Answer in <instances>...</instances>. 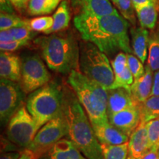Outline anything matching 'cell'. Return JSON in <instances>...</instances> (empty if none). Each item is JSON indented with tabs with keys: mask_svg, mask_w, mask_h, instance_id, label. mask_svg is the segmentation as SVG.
<instances>
[{
	"mask_svg": "<svg viewBox=\"0 0 159 159\" xmlns=\"http://www.w3.org/2000/svg\"><path fill=\"white\" fill-rule=\"evenodd\" d=\"M74 25L84 41L94 44L105 54L112 55L119 50L133 52L129 21L118 12L102 17L76 15Z\"/></svg>",
	"mask_w": 159,
	"mask_h": 159,
	"instance_id": "cell-1",
	"label": "cell"
},
{
	"mask_svg": "<svg viewBox=\"0 0 159 159\" xmlns=\"http://www.w3.org/2000/svg\"><path fill=\"white\" fill-rule=\"evenodd\" d=\"M63 113L68 125L69 139L88 159H103L102 145L77 97L66 93Z\"/></svg>",
	"mask_w": 159,
	"mask_h": 159,
	"instance_id": "cell-2",
	"label": "cell"
},
{
	"mask_svg": "<svg viewBox=\"0 0 159 159\" xmlns=\"http://www.w3.org/2000/svg\"><path fill=\"white\" fill-rule=\"evenodd\" d=\"M43 58L49 69L63 75L80 71V49L71 36L52 35L37 39Z\"/></svg>",
	"mask_w": 159,
	"mask_h": 159,
	"instance_id": "cell-3",
	"label": "cell"
},
{
	"mask_svg": "<svg viewBox=\"0 0 159 159\" xmlns=\"http://www.w3.org/2000/svg\"><path fill=\"white\" fill-rule=\"evenodd\" d=\"M67 81L85 109L91 125L109 122L107 114L108 91L106 89L78 70L71 71Z\"/></svg>",
	"mask_w": 159,
	"mask_h": 159,
	"instance_id": "cell-4",
	"label": "cell"
},
{
	"mask_svg": "<svg viewBox=\"0 0 159 159\" xmlns=\"http://www.w3.org/2000/svg\"><path fill=\"white\" fill-rule=\"evenodd\" d=\"M66 93L56 83H48L27 99L26 107L40 128L63 113Z\"/></svg>",
	"mask_w": 159,
	"mask_h": 159,
	"instance_id": "cell-5",
	"label": "cell"
},
{
	"mask_svg": "<svg viewBox=\"0 0 159 159\" xmlns=\"http://www.w3.org/2000/svg\"><path fill=\"white\" fill-rule=\"evenodd\" d=\"M80 71L105 89H111L114 82V73L106 54L90 42L80 49Z\"/></svg>",
	"mask_w": 159,
	"mask_h": 159,
	"instance_id": "cell-6",
	"label": "cell"
},
{
	"mask_svg": "<svg viewBox=\"0 0 159 159\" xmlns=\"http://www.w3.org/2000/svg\"><path fill=\"white\" fill-rule=\"evenodd\" d=\"M40 128L24 105L10 119L6 135L13 144L24 150L27 149Z\"/></svg>",
	"mask_w": 159,
	"mask_h": 159,
	"instance_id": "cell-7",
	"label": "cell"
},
{
	"mask_svg": "<svg viewBox=\"0 0 159 159\" xmlns=\"http://www.w3.org/2000/svg\"><path fill=\"white\" fill-rule=\"evenodd\" d=\"M69 135L68 125L63 113L43 125L27 148L36 159L48 151L53 145Z\"/></svg>",
	"mask_w": 159,
	"mask_h": 159,
	"instance_id": "cell-8",
	"label": "cell"
},
{
	"mask_svg": "<svg viewBox=\"0 0 159 159\" xmlns=\"http://www.w3.org/2000/svg\"><path fill=\"white\" fill-rule=\"evenodd\" d=\"M50 79V73L38 55H29L21 61V78L19 83L25 94H30L43 86Z\"/></svg>",
	"mask_w": 159,
	"mask_h": 159,
	"instance_id": "cell-9",
	"label": "cell"
},
{
	"mask_svg": "<svg viewBox=\"0 0 159 159\" xmlns=\"http://www.w3.org/2000/svg\"><path fill=\"white\" fill-rule=\"evenodd\" d=\"M24 92L19 83L8 80H0V120L2 125L10 119L24 105Z\"/></svg>",
	"mask_w": 159,
	"mask_h": 159,
	"instance_id": "cell-10",
	"label": "cell"
},
{
	"mask_svg": "<svg viewBox=\"0 0 159 159\" xmlns=\"http://www.w3.org/2000/svg\"><path fill=\"white\" fill-rule=\"evenodd\" d=\"M108 120L115 128L130 137L140 123V112L138 105L109 115Z\"/></svg>",
	"mask_w": 159,
	"mask_h": 159,
	"instance_id": "cell-11",
	"label": "cell"
},
{
	"mask_svg": "<svg viewBox=\"0 0 159 159\" xmlns=\"http://www.w3.org/2000/svg\"><path fill=\"white\" fill-rule=\"evenodd\" d=\"M78 10L77 15L86 17H102L114 14L116 10L109 0H73Z\"/></svg>",
	"mask_w": 159,
	"mask_h": 159,
	"instance_id": "cell-12",
	"label": "cell"
},
{
	"mask_svg": "<svg viewBox=\"0 0 159 159\" xmlns=\"http://www.w3.org/2000/svg\"><path fill=\"white\" fill-rule=\"evenodd\" d=\"M108 91V116L125 109L136 106L138 104L135 102L131 94L130 89L116 88L107 90Z\"/></svg>",
	"mask_w": 159,
	"mask_h": 159,
	"instance_id": "cell-13",
	"label": "cell"
},
{
	"mask_svg": "<svg viewBox=\"0 0 159 159\" xmlns=\"http://www.w3.org/2000/svg\"><path fill=\"white\" fill-rule=\"evenodd\" d=\"M39 159H88L69 139L63 138Z\"/></svg>",
	"mask_w": 159,
	"mask_h": 159,
	"instance_id": "cell-14",
	"label": "cell"
},
{
	"mask_svg": "<svg viewBox=\"0 0 159 159\" xmlns=\"http://www.w3.org/2000/svg\"><path fill=\"white\" fill-rule=\"evenodd\" d=\"M149 150L148 129L145 123H139L128 142L127 159H141Z\"/></svg>",
	"mask_w": 159,
	"mask_h": 159,
	"instance_id": "cell-15",
	"label": "cell"
},
{
	"mask_svg": "<svg viewBox=\"0 0 159 159\" xmlns=\"http://www.w3.org/2000/svg\"><path fill=\"white\" fill-rule=\"evenodd\" d=\"M92 126L95 135L101 144L120 145L129 142L130 137L115 128L109 122Z\"/></svg>",
	"mask_w": 159,
	"mask_h": 159,
	"instance_id": "cell-16",
	"label": "cell"
},
{
	"mask_svg": "<svg viewBox=\"0 0 159 159\" xmlns=\"http://www.w3.org/2000/svg\"><path fill=\"white\" fill-rule=\"evenodd\" d=\"M21 61L14 53L1 51L0 76L1 78L19 83L21 78Z\"/></svg>",
	"mask_w": 159,
	"mask_h": 159,
	"instance_id": "cell-17",
	"label": "cell"
},
{
	"mask_svg": "<svg viewBox=\"0 0 159 159\" xmlns=\"http://www.w3.org/2000/svg\"><path fill=\"white\" fill-rule=\"evenodd\" d=\"M153 78V71L148 65H146L144 74L142 77L134 80L130 89L134 99L137 104L144 102L152 96Z\"/></svg>",
	"mask_w": 159,
	"mask_h": 159,
	"instance_id": "cell-18",
	"label": "cell"
},
{
	"mask_svg": "<svg viewBox=\"0 0 159 159\" xmlns=\"http://www.w3.org/2000/svg\"><path fill=\"white\" fill-rule=\"evenodd\" d=\"M131 47L134 55L144 63L148 55V44L150 33L142 27H136L130 29Z\"/></svg>",
	"mask_w": 159,
	"mask_h": 159,
	"instance_id": "cell-19",
	"label": "cell"
},
{
	"mask_svg": "<svg viewBox=\"0 0 159 159\" xmlns=\"http://www.w3.org/2000/svg\"><path fill=\"white\" fill-rule=\"evenodd\" d=\"M158 11L159 5L156 2L150 3L135 10L141 27L153 30L158 21Z\"/></svg>",
	"mask_w": 159,
	"mask_h": 159,
	"instance_id": "cell-20",
	"label": "cell"
},
{
	"mask_svg": "<svg viewBox=\"0 0 159 159\" xmlns=\"http://www.w3.org/2000/svg\"><path fill=\"white\" fill-rule=\"evenodd\" d=\"M140 112V122L145 123L159 118V96H150L138 104Z\"/></svg>",
	"mask_w": 159,
	"mask_h": 159,
	"instance_id": "cell-21",
	"label": "cell"
},
{
	"mask_svg": "<svg viewBox=\"0 0 159 159\" xmlns=\"http://www.w3.org/2000/svg\"><path fill=\"white\" fill-rule=\"evenodd\" d=\"M52 17L54 20L53 26L47 35L53 33H57V32L63 30L68 27L69 22H70L71 15L66 0H63L61 2Z\"/></svg>",
	"mask_w": 159,
	"mask_h": 159,
	"instance_id": "cell-22",
	"label": "cell"
},
{
	"mask_svg": "<svg viewBox=\"0 0 159 159\" xmlns=\"http://www.w3.org/2000/svg\"><path fill=\"white\" fill-rule=\"evenodd\" d=\"M36 33L30 26L16 27L0 32V42H9L13 41H30L35 36Z\"/></svg>",
	"mask_w": 159,
	"mask_h": 159,
	"instance_id": "cell-23",
	"label": "cell"
},
{
	"mask_svg": "<svg viewBox=\"0 0 159 159\" xmlns=\"http://www.w3.org/2000/svg\"><path fill=\"white\" fill-rule=\"evenodd\" d=\"M63 0H30L27 11L31 16L50 14L57 8Z\"/></svg>",
	"mask_w": 159,
	"mask_h": 159,
	"instance_id": "cell-24",
	"label": "cell"
},
{
	"mask_svg": "<svg viewBox=\"0 0 159 159\" xmlns=\"http://www.w3.org/2000/svg\"><path fill=\"white\" fill-rule=\"evenodd\" d=\"M153 71L159 70V31H152L148 44V64Z\"/></svg>",
	"mask_w": 159,
	"mask_h": 159,
	"instance_id": "cell-25",
	"label": "cell"
},
{
	"mask_svg": "<svg viewBox=\"0 0 159 159\" xmlns=\"http://www.w3.org/2000/svg\"><path fill=\"white\" fill-rule=\"evenodd\" d=\"M102 145L103 159H127L128 142L120 145Z\"/></svg>",
	"mask_w": 159,
	"mask_h": 159,
	"instance_id": "cell-26",
	"label": "cell"
},
{
	"mask_svg": "<svg viewBox=\"0 0 159 159\" xmlns=\"http://www.w3.org/2000/svg\"><path fill=\"white\" fill-rule=\"evenodd\" d=\"M29 26L28 20H24L11 13H1L0 14V30L16 28V27Z\"/></svg>",
	"mask_w": 159,
	"mask_h": 159,
	"instance_id": "cell-27",
	"label": "cell"
},
{
	"mask_svg": "<svg viewBox=\"0 0 159 159\" xmlns=\"http://www.w3.org/2000/svg\"><path fill=\"white\" fill-rule=\"evenodd\" d=\"M148 129L149 150H159V118L152 119L146 123Z\"/></svg>",
	"mask_w": 159,
	"mask_h": 159,
	"instance_id": "cell-28",
	"label": "cell"
},
{
	"mask_svg": "<svg viewBox=\"0 0 159 159\" xmlns=\"http://www.w3.org/2000/svg\"><path fill=\"white\" fill-rule=\"evenodd\" d=\"M53 22H54L53 17L48 16L36 17L28 20L30 27L33 31L43 33L46 35L48 34L49 31L52 29Z\"/></svg>",
	"mask_w": 159,
	"mask_h": 159,
	"instance_id": "cell-29",
	"label": "cell"
},
{
	"mask_svg": "<svg viewBox=\"0 0 159 159\" xmlns=\"http://www.w3.org/2000/svg\"><path fill=\"white\" fill-rule=\"evenodd\" d=\"M134 76L129 69L128 66L120 74L115 75L114 82L111 89L126 88L130 89L134 82Z\"/></svg>",
	"mask_w": 159,
	"mask_h": 159,
	"instance_id": "cell-30",
	"label": "cell"
},
{
	"mask_svg": "<svg viewBox=\"0 0 159 159\" xmlns=\"http://www.w3.org/2000/svg\"><path fill=\"white\" fill-rule=\"evenodd\" d=\"M116 6L120 11L121 15L127 21L135 25L136 21L132 1L131 0H117Z\"/></svg>",
	"mask_w": 159,
	"mask_h": 159,
	"instance_id": "cell-31",
	"label": "cell"
},
{
	"mask_svg": "<svg viewBox=\"0 0 159 159\" xmlns=\"http://www.w3.org/2000/svg\"><path fill=\"white\" fill-rule=\"evenodd\" d=\"M127 58H128V65L129 69L133 74V76L135 79L142 77L144 74L145 69L143 66V63L137 57L136 55H134L130 53H126Z\"/></svg>",
	"mask_w": 159,
	"mask_h": 159,
	"instance_id": "cell-32",
	"label": "cell"
},
{
	"mask_svg": "<svg viewBox=\"0 0 159 159\" xmlns=\"http://www.w3.org/2000/svg\"><path fill=\"white\" fill-rule=\"evenodd\" d=\"M128 66L127 54L124 52L118 53L115 58L111 61V66L114 71V76L122 73Z\"/></svg>",
	"mask_w": 159,
	"mask_h": 159,
	"instance_id": "cell-33",
	"label": "cell"
},
{
	"mask_svg": "<svg viewBox=\"0 0 159 159\" xmlns=\"http://www.w3.org/2000/svg\"><path fill=\"white\" fill-rule=\"evenodd\" d=\"M28 41H13L9 42H0V49L2 52H11L16 51L21 47H25L28 44Z\"/></svg>",
	"mask_w": 159,
	"mask_h": 159,
	"instance_id": "cell-34",
	"label": "cell"
},
{
	"mask_svg": "<svg viewBox=\"0 0 159 159\" xmlns=\"http://www.w3.org/2000/svg\"><path fill=\"white\" fill-rule=\"evenodd\" d=\"M0 10H1V13L13 14L14 6L10 0H0Z\"/></svg>",
	"mask_w": 159,
	"mask_h": 159,
	"instance_id": "cell-35",
	"label": "cell"
},
{
	"mask_svg": "<svg viewBox=\"0 0 159 159\" xmlns=\"http://www.w3.org/2000/svg\"><path fill=\"white\" fill-rule=\"evenodd\" d=\"M18 11H24L28 5L30 0H10Z\"/></svg>",
	"mask_w": 159,
	"mask_h": 159,
	"instance_id": "cell-36",
	"label": "cell"
},
{
	"mask_svg": "<svg viewBox=\"0 0 159 159\" xmlns=\"http://www.w3.org/2000/svg\"><path fill=\"white\" fill-rule=\"evenodd\" d=\"M152 96H159V70L154 73Z\"/></svg>",
	"mask_w": 159,
	"mask_h": 159,
	"instance_id": "cell-37",
	"label": "cell"
},
{
	"mask_svg": "<svg viewBox=\"0 0 159 159\" xmlns=\"http://www.w3.org/2000/svg\"><path fill=\"white\" fill-rule=\"evenodd\" d=\"M21 152H2L0 159H19Z\"/></svg>",
	"mask_w": 159,
	"mask_h": 159,
	"instance_id": "cell-38",
	"label": "cell"
},
{
	"mask_svg": "<svg viewBox=\"0 0 159 159\" xmlns=\"http://www.w3.org/2000/svg\"><path fill=\"white\" fill-rule=\"evenodd\" d=\"M134 9H138L152 2L158 3V0H131Z\"/></svg>",
	"mask_w": 159,
	"mask_h": 159,
	"instance_id": "cell-39",
	"label": "cell"
},
{
	"mask_svg": "<svg viewBox=\"0 0 159 159\" xmlns=\"http://www.w3.org/2000/svg\"><path fill=\"white\" fill-rule=\"evenodd\" d=\"M141 159H159L158 151L149 150L148 152L141 158Z\"/></svg>",
	"mask_w": 159,
	"mask_h": 159,
	"instance_id": "cell-40",
	"label": "cell"
},
{
	"mask_svg": "<svg viewBox=\"0 0 159 159\" xmlns=\"http://www.w3.org/2000/svg\"><path fill=\"white\" fill-rule=\"evenodd\" d=\"M19 159H36L35 157V155L31 152L30 150L25 149L21 151V156Z\"/></svg>",
	"mask_w": 159,
	"mask_h": 159,
	"instance_id": "cell-41",
	"label": "cell"
},
{
	"mask_svg": "<svg viewBox=\"0 0 159 159\" xmlns=\"http://www.w3.org/2000/svg\"><path fill=\"white\" fill-rule=\"evenodd\" d=\"M111 1L113 2V3H114L115 5H116V2H117V0H111Z\"/></svg>",
	"mask_w": 159,
	"mask_h": 159,
	"instance_id": "cell-42",
	"label": "cell"
},
{
	"mask_svg": "<svg viewBox=\"0 0 159 159\" xmlns=\"http://www.w3.org/2000/svg\"><path fill=\"white\" fill-rule=\"evenodd\" d=\"M157 30H158L159 31V22H158V29H157Z\"/></svg>",
	"mask_w": 159,
	"mask_h": 159,
	"instance_id": "cell-43",
	"label": "cell"
},
{
	"mask_svg": "<svg viewBox=\"0 0 159 159\" xmlns=\"http://www.w3.org/2000/svg\"><path fill=\"white\" fill-rule=\"evenodd\" d=\"M158 157H159V150H158Z\"/></svg>",
	"mask_w": 159,
	"mask_h": 159,
	"instance_id": "cell-44",
	"label": "cell"
}]
</instances>
